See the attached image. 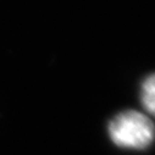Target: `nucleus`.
<instances>
[{
  "mask_svg": "<svg viewBox=\"0 0 155 155\" xmlns=\"http://www.w3.org/2000/svg\"><path fill=\"white\" fill-rule=\"evenodd\" d=\"M140 103L144 110L155 117V73L148 76L142 83Z\"/></svg>",
  "mask_w": 155,
  "mask_h": 155,
  "instance_id": "obj_2",
  "label": "nucleus"
},
{
  "mask_svg": "<svg viewBox=\"0 0 155 155\" xmlns=\"http://www.w3.org/2000/svg\"><path fill=\"white\" fill-rule=\"evenodd\" d=\"M107 133L111 142L124 149L143 150L155 139V126L143 112L126 110L109 122Z\"/></svg>",
  "mask_w": 155,
  "mask_h": 155,
  "instance_id": "obj_1",
  "label": "nucleus"
}]
</instances>
